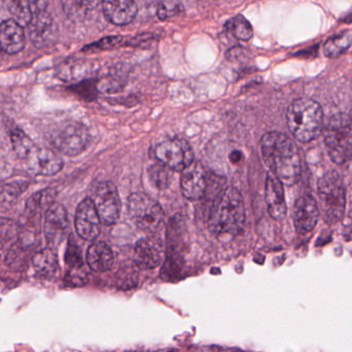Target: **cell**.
I'll list each match as a JSON object with an SVG mask.
<instances>
[{"mask_svg":"<svg viewBox=\"0 0 352 352\" xmlns=\"http://www.w3.org/2000/svg\"><path fill=\"white\" fill-rule=\"evenodd\" d=\"M265 164L283 184L292 186L302 175V157L298 146L284 133H267L261 141Z\"/></svg>","mask_w":352,"mask_h":352,"instance_id":"1","label":"cell"},{"mask_svg":"<svg viewBox=\"0 0 352 352\" xmlns=\"http://www.w3.org/2000/svg\"><path fill=\"white\" fill-rule=\"evenodd\" d=\"M246 213L242 195L236 188L222 191L210 210L208 226L220 240H230L244 228Z\"/></svg>","mask_w":352,"mask_h":352,"instance_id":"2","label":"cell"},{"mask_svg":"<svg viewBox=\"0 0 352 352\" xmlns=\"http://www.w3.org/2000/svg\"><path fill=\"white\" fill-rule=\"evenodd\" d=\"M288 129L302 143L316 139L323 129V112L320 104L308 98L292 102L286 113Z\"/></svg>","mask_w":352,"mask_h":352,"instance_id":"3","label":"cell"},{"mask_svg":"<svg viewBox=\"0 0 352 352\" xmlns=\"http://www.w3.org/2000/svg\"><path fill=\"white\" fill-rule=\"evenodd\" d=\"M324 142L331 162L343 164L352 157V119L333 115L325 126Z\"/></svg>","mask_w":352,"mask_h":352,"instance_id":"4","label":"cell"},{"mask_svg":"<svg viewBox=\"0 0 352 352\" xmlns=\"http://www.w3.org/2000/svg\"><path fill=\"white\" fill-rule=\"evenodd\" d=\"M318 197L323 219L336 223L343 217L346 206V192L343 180L337 172H329L318 181Z\"/></svg>","mask_w":352,"mask_h":352,"instance_id":"5","label":"cell"},{"mask_svg":"<svg viewBox=\"0 0 352 352\" xmlns=\"http://www.w3.org/2000/svg\"><path fill=\"white\" fill-rule=\"evenodd\" d=\"M129 213L133 223L148 234L157 232L164 221V212L155 199L143 192L129 197Z\"/></svg>","mask_w":352,"mask_h":352,"instance_id":"6","label":"cell"},{"mask_svg":"<svg viewBox=\"0 0 352 352\" xmlns=\"http://www.w3.org/2000/svg\"><path fill=\"white\" fill-rule=\"evenodd\" d=\"M156 158L158 162L176 172H184L195 162L192 148L186 140L172 138L156 146Z\"/></svg>","mask_w":352,"mask_h":352,"instance_id":"7","label":"cell"},{"mask_svg":"<svg viewBox=\"0 0 352 352\" xmlns=\"http://www.w3.org/2000/svg\"><path fill=\"white\" fill-rule=\"evenodd\" d=\"M91 144V135L86 125L72 122L65 125L53 138V145L60 153L77 156Z\"/></svg>","mask_w":352,"mask_h":352,"instance_id":"8","label":"cell"},{"mask_svg":"<svg viewBox=\"0 0 352 352\" xmlns=\"http://www.w3.org/2000/svg\"><path fill=\"white\" fill-rule=\"evenodd\" d=\"M91 199L102 223L112 226L118 221L121 213V201L114 183L111 181L98 183L92 193Z\"/></svg>","mask_w":352,"mask_h":352,"instance_id":"9","label":"cell"},{"mask_svg":"<svg viewBox=\"0 0 352 352\" xmlns=\"http://www.w3.org/2000/svg\"><path fill=\"white\" fill-rule=\"evenodd\" d=\"M100 218L91 199H86L78 206L75 226L78 234L86 241H94L100 236Z\"/></svg>","mask_w":352,"mask_h":352,"instance_id":"10","label":"cell"},{"mask_svg":"<svg viewBox=\"0 0 352 352\" xmlns=\"http://www.w3.org/2000/svg\"><path fill=\"white\" fill-rule=\"evenodd\" d=\"M164 254V242L156 236H148L135 245L133 259L140 269L152 270L162 263Z\"/></svg>","mask_w":352,"mask_h":352,"instance_id":"11","label":"cell"},{"mask_svg":"<svg viewBox=\"0 0 352 352\" xmlns=\"http://www.w3.org/2000/svg\"><path fill=\"white\" fill-rule=\"evenodd\" d=\"M25 162L28 170L38 176H53L63 168V160L53 150L36 146Z\"/></svg>","mask_w":352,"mask_h":352,"instance_id":"12","label":"cell"},{"mask_svg":"<svg viewBox=\"0 0 352 352\" xmlns=\"http://www.w3.org/2000/svg\"><path fill=\"white\" fill-rule=\"evenodd\" d=\"M69 228L67 210L60 204H53L48 208L45 217V236L51 247H56L63 242Z\"/></svg>","mask_w":352,"mask_h":352,"instance_id":"13","label":"cell"},{"mask_svg":"<svg viewBox=\"0 0 352 352\" xmlns=\"http://www.w3.org/2000/svg\"><path fill=\"white\" fill-rule=\"evenodd\" d=\"M292 218L298 234H304L312 232L319 218L316 199L311 195H302L294 204Z\"/></svg>","mask_w":352,"mask_h":352,"instance_id":"14","label":"cell"},{"mask_svg":"<svg viewBox=\"0 0 352 352\" xmlns=\"http://www.w3.org/2000/svg\"><path fill=\"white\" fill-rule=\"evenodd\" d=\"M181 190L189 201H199L205 197L208 189L207 174L203 166L193 162L181 175Z\"/></svg>","mask_w":352,"mask_h":352,"instance_id":"15","label":"cell"},{"mask_svg":"<svg viewBox=\"0 0 352 352\" xmlns=\"http://www.w3.org/2000/svg\"><path fill=\"white\" fill-rule=\"evenodd\" d=\"M57 34L58 28L50 14L43 11L34 15L30 24V36L36 48H46L52 45L56 41Z\"/></svg>","mask_w":352,"mask_h":352,"instance_id":"16","label":"cell"},{"mask_svg":"<svg viewBox=\"0 0 352 352\" xmlns=\"http://www.w3.org/2000/svg\"><path fill=\"white\" fill-rule=\"evenodd\" d=\"M265 201L267 211L273 219L282 220L285 217L287 207L284 197L283 183L272 173L267 175L265 182Z\"/></svg>","mask_w":352,"mask_h":352,"instance_id":"17","label":"cell"},{"mask_svg":"<svg viewBox=\"0 0 352 352\" xmlns=\"http://www.w3.org/2000/svg\"><path fill=\"white\" fill-rule=\"evenodd\" d=\"M65 263H67V272L65 281L69 286H84L89 279V272L86 269L80 254L79 248L75 243L69 242V249L65 255Z\"/></svg>","mask_w":352,"mask_h":352,"instance_id":"18","label":"cell"},{"mask_svg":"<svg viewBox=\"0 0 352 352\" xmlns=\"http://www.w3.org/2000/svg\"><path fill=\"white\" fill-rule=\"evenodd\" d=\"M0 44L3 52L16 54L25 47L23 28L13 19L5 20L0 25Z\"/></svg>","mask_w":352,"mask_h":352,"instance_id":"19","label":"cell"},{"mask_svg":"<svg viewBox=\"0 0 352 352\" xmlns=\"http://www.w3.org/2000/svg\"><path fill=\"white\" fill-rule=\"evenodd\" d=\"M139 8L131 0H116L102 3V12L107 19L115 25H127L137 16Z\"/></svg>","mask_w":352,"mask_h":352,"instance_id":"20","label":"cell"},{"mask_svg":"<svg viewBox=\"0 0 352 352\" xmlns=\"http://www.w3.org/2000/svg\"><path fill=\"white\" fill-rule=\"evenodd\" d=\"M94 65L91 61L84 59H67L57 67V77L65 82H76L86 78L94 72Z\"/></svg>","mask_w":352,"mask_h":352,"instance_id":"21","label":"cell"},{"mask_svg":"<svg viewBox=\"0 0 352 352\" xmlns=\"http://www.w3.org/2000/svg\"><path fill=\"white\" fill-rule=\"evenodd\" d=\"M87 263L92 271L98 273L109 271L114 263L112 249L104 242L94 243L88 248Z\"/></svg>","mask_w":352,"mask_h":352,"instance_id":"22","label":"cell"},{"mask_svg":"<svg viewBox=\"0 0 352 352\" xmlns=\"http://www.w3.org/2000/svg\"><path fill=\"white\" fill-rule=\"evenodd\" d=\"M129 79V69L125 65H115L110 67L98 81V92L115 94L120 91L126 85Z\"/></svg>","mask_w":352,"mask_h":352,"instance_id":"23","label":"cell"},{"mask_svg":"<svg viewBox=\"0 0 352 352\" xmlns=\"http://www.w3.org/2000/svg\"><path fill=\"white\" fill-rule=\"evenodd\" d=\"M32 265L38 275L45 278H53L59 270L58 257L50 248L43 249L34 254Z\"/></svg>","mask_w":352,"mask_h":352,"instance_id":"24","label":"cell"},{"mask_svg":"<svg viewBox=\"0 0 352 352\" xmlns=\"http://www.w3.org/2000/svg\"><path fill=\"white\" fill-rule=\"evenodd\" d=\"M352 44V32H346L331 36L324 44V55L329 58H337L348 50Z\"/></svg>","mask_w":352,"mask_h":352,"instance_id":"25","label":"cell"},{"mask_svg":"<svg viewBox=\"0 0 352 352\" xmlns=\"http://www.w3.org/2000/svg\"><path fill=\"white\" fill-rule=\"evenodd\" d=\"M172 172L173 170L168 168V166L157 162V164H152L148 168V177H149L150 182L155 188L164 190L172 183Z\"/></svg>","mask_w":352,"mask_h":352,"instance_id":"26","label":"cell"},{"mask_svg":"<svg viewBox=\"0 0 352 352\" xmlns=\"http://www.w3.org/2000/svg\"><path fill=\"white\" fill-rule=\"evenodd\" d=\"M9 11L13 15V20L23 28L30 25L34 17V9L32 1H9L7 3Z\"/></svg>","mask_w":352,"mask_h":352,"instance_id":"27","label":"cell"},{"mask_svg":"<svg viewBox=\"0 0 352 352\" xmlns=\"http://www.w3.org/2000/svg\"><path fill=\"white\" fill-rule=\"evenodd\" d=\"M11 142L14 152L21 160H26L36 147L32 139L19 129H15L12 131Z\"/></svg>","mask_w":352,"mask_h":352,"instance_id":"28","label":"cell"},{"mask_svg":"<svg viewBox=\"0 0 352 352\" xmlns=\"http://www.w3.org/2000/svg\"><path fill=\"white\" fill-rule=\"evenodd\" d=\"M226 28L234 38L244 41V42L250 40L253 36L252 26L250 25L246 18L241 15L228 20L226 22Z\"/></svg>","mask_w":352,"mask_h":352,"instance_id":"29","label":"cell"},{"mask_svg":"<svg viewBox=\"0 0 352 352\" xmlns=\"http://www.w3.org/2000/svg\"><path fill=\"white\" fill-rule=\"evenodd\" d=\"M69 89L74 94H77L82 100L91 102L98 96V81H96V80H85V81L80 82V83L72 86Z\"/></svg>","mask_w":352,"mask_h":352,"instance_id":"30","label":"cell"},{"mask_svg":"<svg viewBox=\"0 0 352 352\" xmlns=\"http://www.w3.org/2000/svg\"><path fill=\"white\" fill-rule=\"evenodd\" d=\"M122 42L123 38L121 36H107V38H102V40L98 41L94 44L84 47L82 51H84V52H88V51L96 52V51L111 50V49L120 46Z\"/></svg>","mask_w":352,"mask_h":352,"instance_id":"31","label":"cell"},{"mask_svg":"<svg viewBox=\"0 0 352 352\" xmlns=\"http://www.w3.org/2000/svg\"><path fill=\"white\" fill-rule=\"evenodd\" d=\"M183 11V5L178 1H162L157 8V16L160 20L174 17Z\"/></svg>","mask_w":352,"mask_h":352,"instance_id":"32","label":"cell"},{"mask_svg":"<svg viewBox=\"0 0 352 352\" xmlns=\"http://www.w3.org/2000/svg\"><path fill=\"white\" fill-rule=\"evenodd\" d=\"M24 190V185L20 183H13V184H8L3 187L1 191V199L3 203H5L6 199L11 201V199H16Z\"/></svg>","mask_w":352,"mask_h":352,"instance_id":"33","label":"cell"},{"mask_svg":"<svg viewBox=\"0 0 352 352\" xmlns=\"http://www.w3.org/2000/svg\"><path fill=\"white\" fill-rule=\"evenodd\" d=\"M241 160H242V154H241V152L234 151L230 154V160H232V162H234V164H238Z\"/></svg>","mask_w":352,"mask_h":352,"instance_id":"34","label":"cell"}]
</instances>
